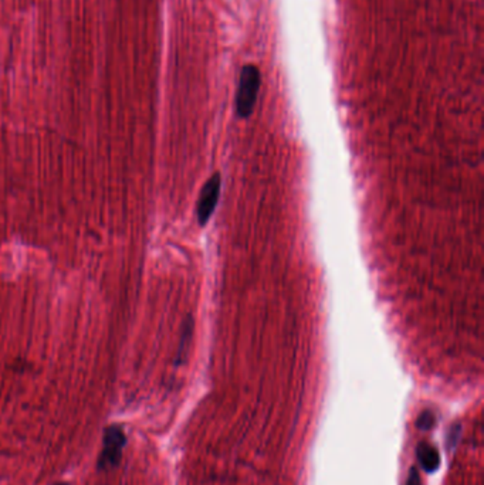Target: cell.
Here are the masks:
<instances>
[{
	"mask_svg": "<svg viewBox=\"0 0 484 485\" xmlns=\"http://www.w3.org/2000/svg\"><path fill=\"white\" fill-rule=\"evenodd\" d=\"M418 460L426 473H435L439 469L440 456L437 450L428 443H420L418 445Z\"/></svg>",
	"mask_w": 484,
	"mask_h": 485,
	"instance_id": "4",
	"label": "cell"
},
{
	"mask_svg": "<svg viewBox=\"0 0 484 485\" xmlns=\"http://www.w3.org/2000/svg\"><path fill=\"white\" fill-rule=\"evenodd\" d=\"M125 434L118 425H111L104 433L103 441V451L99 458V469L100 470H111L117 467L123 457V450L125 447Z\"/></svg>",
	"mask_w": 484,
	"mask_h": 485,
	"instance_id": "2",
	"label": "cell"
},
{
	"mask_svg": "<svg viewBox=\"0 0 484 485\" xmlns=\"http://www.w3.org/2000/svg\"><path fill=\"white\" fill-rule=\"evenodd\" d=\"M435 420H436L435 415H433L432 412H429V410H426V412H423V413L419 416L416 425H418V428H419L420 430H423V432L431 430V429L433 428Z\"/></svg>",
	"mask_w": 484,
	"mask_h": 485,
	"instance_id": "5",
	"label": "cell"
},
{
	"mask_svg": "<svg viewBox=\"0 0 484 485\" xmlns=\"http://www.w3.org/2000/svg\"><path fill=\"white\" fill-rule=\"evenodd\" d=\"M220 185H222L220 174L215 173L201 190L198 206H196V215L201 226H205L209 222L213 211L216 209V205L219 202V195H220Z\"/></svg>",
	"mask_w": 484,
	"mask_h": 485,
	"instance_id": "3",
	"label": "cell"
},
{
	"mask_svg": "<svg viewBox=\"0 0 484 485\" xmlns=\"http://www.w3.org/2000/svg\"><path fill=\"white\" fill-rule=\"evenodd\" d=\"M262 84L260 71L256 66H244L240 73L236 94V111L240 118H249L253 114Z\"/></svg>",
	"mask_w": 484,
	"mask_h": 485,
	"instance_id": "1",
	"label": "cell"
},
{
	"mask_svg": "<svg viewBox=\"0 0 484 485\" xmlns=\"http://www.w3.org/2000/svg\"><path fill=\"white\" fill-rule=\"evenodd\" d=\"M55 485H68V484H66V482H60V484H55Z\"/></svg>",
	"mask_w": 484,
	"mask_h": 485,
	"instance_id": "8",
	"label": "cell"
},
{
	"mask_svg": "<svg viewBox=\"0 0 484 485\" xmlns=\"http://www.w3.org/2000/svg\"><path fill=\"white\" fill-rule=\"evenodd\" d=\"M460 433H461V428L459 424H455L448 434V449H453L457 444L460 438Z\"/></svg>",
	"mask_w": 484,
	"mask_h": 485,
	"instance_id": "6",
	"label": "cell"
},
{
	"mask_svg": "<svg viewBox=\"0 0 484 485\" xmlns=\"http://www.w3.org/2000/svg\"><path fill=\"white\" fill-rule=\"evenodd\" d=\"M406 485H422V481H420V477H419V473L416 471V469H412L409 471V477H408V481H406Z\"/></svg>",
	"mask_w": 484,
	"mask_h": 485,
	"instance_id": "7",
	"label": "cell"
}]
</instances>
